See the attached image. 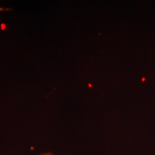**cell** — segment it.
<instances>
[{"label": "cell", "instance_id": "cell-1", "mask_svg": "<svg viewBox=\"0 0 155 155\" xmlns=\"http://www.w3.org/2000/svg\"><path fill=\"white\" fill-rule=\"evenodd\" d=\"M40 155H53L51 153H45V154H41Z\"/></svg>", "mask_w": 155, "mask_h": 155}]
</instances>
